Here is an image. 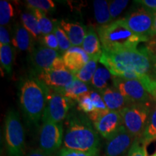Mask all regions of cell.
Returning a JSON list of instances; mask_svg holds the SVG:
<instances>
[{
  "label": "cell",
  "instance_id": "cell-1",
  "mask_svg": "<svg viewBox=\"0 0 156 156\" xmlns=\"http://www.w3.org/2000/svg\"><path fill=\"white\" fill-rule=\"evenodd\" d=\"M99 62L113 76L142 82L146 89L153 80V60L147 48L103 51Z\"/></svg>",
  "mask_w": 156,
  "mask_h": 156
},
{
  "label": "cell",
  "instance_id": "cell-2",
  "mask_svg": "<svg viewBox=\"0 0 156 156\" xmlns=\"http://www.w3.org/2000/svg\"><path fill=\"white\" fill-rule=\"evenodd\" d=\"M64 147L97 156L100 145L99 134L87 116L70 114L66 122Z\"/></svg>",
  "mask_w": 156,
  "mask_h": 156
},
{
  "label": "cell",
  "instance_id": "cell-3",
  "mask_svg": "<svg viewBox=\"0 0 156 156\" xmlns=\"http://www.w3.org/2000/svg\"><path fill=\"white\" fill-rule=\"evenodd\" d=\"M50 88L34 76L23 80L19 86V101L25 119L30 125L37 126L47 103Z\"/></svg>",
  "mask_w": 156,
  "mask_h": 156
},
{
  "label": "cell",
  "instance_id": "cell-4",
  "mask_svg": "<svg viewBox=\"0 0 156 156\" xmlns=\"http://www.w3.org/2000/svg\"><path fill=\"white\" fill-rule=\"evenodd\" d=\"M98 35L103 51L117 52L136 48L141 42H148L149 39L134 34L126 26L122 18L112 21L108 25L99 26Z\"/></svg>",
  "mask_w": 156,
  "mask_h": 156
},
{
  "label": "cell",
  "instance_id": "cell-5",
  "mask_svg": "<svg viewBox=\"0 0 156 156\" xmlns=\"http://www.w3.org/2000/svg\"><path fill=\"white\" fill-rule=\"evenodd\" d=\"M5 141L9 156H25V129L16 111H8L5 122Z\"/></svg>",
  "mask_w": 156,
  "mask_h": 156
},
{
  "label": "cell",
  "instance_id": "cell-6",
  "mask_svg": "<svg viewBox=\"0 0 156 156\" xmlns=\"http://www.w3.org/2000/svg\"><path fill=\"white\" fill-rule=\"evenodd\" d=\"M153 103H132L119 112L124 127L134 139H142Z\"/></svg>",
  "mask_w": 156,
  "mask_h": 156
},
{
  "label": "cell",
  "instance_id": "cell-7",
  "mask_svg": "<svg viewBox=\"0 0 156 156\" xmlns=\"http://www.w3.org/2000/svg\"><path fill=\"white\" fill-rule=\"evenodd\" d=\"M64 141V128L62 123L43 121L39 129V149L53 155L59 150Z\"/></svg>",
  "mask_w": 156,
  "mask_h": 156
},
{
  "label": "cell",
  "instance_id": "cell-8",
  "mask_svg": "<svg viewBox=\"0 0 156 156\" xmlns=\"http://www.w3.org/2000/svg\"><path fill=\"white\" fill-rule=\"evenodd\" d=\"M113 86L116 87L130 103H152L154 98L142 82L113 76Z\"/></svg>",
  "mask_w": 156,
  "mask_h": 156
},
{
  "label": "cell",
  "instance_id": "cell-9",
  "mask_svg": "<svg viewBox=\"0 0 156 156\" xmlns=\"http://www.w3.org/2000/svg\"><path fill=\"white\" fill-rule=\"evenodd\" d=\"M73 101L58 91L50 89L42 122L51 121L55 123H62L67 118Z\"/></svg>",
  "mask_w": 156,
  "mask_h": 156
},
{
  "label": "cell",
  "instance_id": "cell-10",
  "mask_svg": "<svg viewBox=\"0 0 156 156\" xmlns=\"http://www.w3.org/2000/svg\"><path fill=\"white\" fill-rule=\"evenodd\" d=\"M153 12L142 7L132 12L122 19L126 26L134 34L145 37L150 40L154 37L153 34Z\"/></svg>",
  "mask_w": 156,
  "mask_h": 156
},
{
  "label": "cell",
  "instance_id": "cell-11",
  "mask_svg": "<svg viewBox=\"0 0 156 156\" xmlns=\"http://www.w3.org/2000/svg\"><path fill=\"white\" fill-rule=\"evenodd\" d=\"M62 56L57 51L40 46L30 53V63L34 77L42 72L51 69L56 59Z\"/></svg>",
  "mask_w": 156,
  "mask_h": 156
},
{
  "label": "cell",
  "instance_id": "cell-12",
  "mask_svg": "<svg viewBox=\"0 0 156 156\" xmlns=\"http://www.w3.org/2000/svg\"><path fill=\"white\" fill-rule=\"evenodd\" d=\"M93 124L98 133L107 140L114 137L124 126L120 112L109 110L101 115Z\"/></svg>",
  "mask_w": 156,
  "mask_h": 156
},
{
  "label": "cell",
  "instance_id": "cell-13",
  "mask_svg": "<svg viewBox=\"0 0 156 156\" xmlns=\"http://www.w3.org/2000/svg\"><path fill=\"white\" fill-rule=\"evenodd\" d=\"M36 77L50 89L54 90L64 88L75 79V75L67 68L46 70L38 74Z\"/></svg>",
  "mask_w": 156,
  "mask_h": 156
},
{
  "label": "cell",
  "instance_id": "cell-14",
  "mask_svg": "<svg viewBox=\"0 0 156 156\" xmlns=\"http://www.w3.org/2000/svg\"><path fill=\"white\" fill-rule=\"evenodd\" d=\"M134 140V136L123 126L119 132L106 142L104 156L124 155L128 153Z\"/></svg>",
  "mask_w": 156,
  "mask_h": 156
},
{
  "label": "cell",
  "instance_id": "cell-15",
  "mask_svg": "<svg viewBox=\"0 0 156 156\" xmlns=\"http://www.w3.org/2000/svg\"><path fill=\"white\" fill-rule=\"evenodd\" d=\"M65 67L75 75L90 61V57L80 46H72L62 55Z\"/></svg>",
  "mask_w": 156,
  "mask_h": 156
},
{
  "label": "cell",
  "instance_id": "cell-16",
  "mask_svg": "<svg viewBox=\"0 0 156 156\" xmlns=\"http://www.w3.org/2000/svg\"><path fill=\"white\" fill-rule=\"evenodd\" d=\"M99 93L109 111L120 112L126 106L132 104L114 86L107 87Z\"/></svg>",
  "mask_w": 156,
  "mask_h": 156
},
{
  "label": "cell",
  "instance_id": "cell-17",
  "mask_svg": "<svg viewBox=\"0 0 156 156\" xmlns=\"http://www.w3.org/2000/svg\"><path fill=\"white\" fill-rule=\"evenodd\" d=\"M58 23L67 34L72 45L81 47L87 32L86 27L79 23L69 22L65 20H61Z\"/></svg>",
  "mask_w": 156,
  "mask_h": 156
},
{
  "label": "cell",
  "instance_id": "cell-18",
  "mask_svg": "<svg viewBox=\"0 0 156 156\" xmlns=\"http://www.w3.org/2000/svg\"><path fill=\"white\" fill-rule=\"evenodd\" d=\"M81 47L83 48L90 59L97 61L100 60L103 54L102 45L98 35L93 28H90L87 30Z\"/></svg>",
  "mask_w": 156,
  "mask_h": 156
},
{
  "label": "cell",
  "instance_id": "cell-19",
  "mask_svg": "<svg viewBox=\"0 0 156 156\" xmlns=\"http://www.w3.org/2000/svg\"><path fill=\"white\" fill-rule=\"evenodd\" d=\"M34 38L23 25L17 24L14 28L12 44L20 51H29L34 49Z\"/></svg>",
  "mask_w": 156,
  "mask_h": 156
},
{
  "label": "cell",
  "instance_id": "cell-20",
  "mask_svg": "<svg viewBox=\"0 0 156 156\" xmlns=\"http://www.w3.org/2000/svg\"><path fill=\"white\" fill-rule=\"evenodd\" d=\"M56 91L61 93L62 94H63L64 96L68 98L70 100L77 101L80 97L90 90L87 83H83L75 78L67 86Z\"/></svg>",
  "mask_w": 156,
  "mask_h": 156
},
{
  "label": "cell",
  "instance_id": "cell-21",
  "mask_svg": "<svg viewBox=\"0 0 156 156\" xmlns=\"http://www.w3.org/2000/svg\"><path fill=\"white\" fill-rule=\"evenodd\" d=\"M95 18L100 26L108 25L113 21L109 11V3L105 0H95L93 2Z\"/></svg>",
  "mask_w": 156,
  "mask_h": 156
},
{
  "label": "cell",
  "instance_id": "cell-22",
  "mask_svg": "<svg viewBox=\"0 0 156 156\" xmlns=\"http://www.w3.org/2000/svg\"><path fill=\"white\" fill-rule=\"evenodd\" d=\"M113 75L108 69L103 67H98L92 80L91 85L96 89L98 92L103 90L109 86V83L112 81Z\"/></svg>",
  "mask_w": 156,
  "mask_h": 156
},
{
  "label": "cell",
  "instance_id": "cell-23",
  "mask_svg": "<svg viewBox=\"0 0 156 156\" xmlns=\"http://www.w3.org/2000/svg\"><path fill=\"white\" fill-rule=\"evenodd\" d=\"M141 140L146 145L156 141V101H154L152 104L147 125Z\"/></svg>",
  "mask_w": 156,
  "mask_h": 156
},
{
  "label": "cell",
  "instance_id": "cell-24",
  "mask_svg": "<svg viewBox=\"0 0 156 156\" xmlns=\"http://www.w3.org/2000/svg\"><path fill=\"white\" fill-rule=\"evenodd\" d=\"M11 45H0V61L1 67L9 75L12 73L15 53Z\"/></svg>",
  "mask_w": 156,
  "mask_h": 156
},
{
  "label": "cell",
  "instance_id": "cell-25",
  "mask_svg": "<svg viewBox=\"0 0 156 156\" xmlns=\"http://www.w3.org/2000/svg\"><path fill=\"white\" fill-rule=\"evenodd\" d=\"M21 22L23 27L30 33L34 40H40L42 37L39 29L38 23L37 21L36 17L34 13L31 12H23L21 15Z\"/></svg>",
  "mask_w": 156,
  "mask_h": 156
},
{
  "label": "cell",
  "instance_id": "cell-26",
  "mask_svg": "<svg viewBox=\"0 0 156 156\" xmlns=\"http://www.w3.org/2000/svg\"><path fill=\"white\" fill-rule=\"evenodd\" d=\"M31 12L36 17L39 29H40L42 36L54 33L55 21H52L51 20L46 16V13L38 10V9H33Z\"/></svg>",
  "mask_w": 156,
  "mask_h": 156
},
{
  "label": "cell",
  "instance_id": "cell-27",
  "mask_svg": "<svg viewBox=\"0 0 156 156\" xmlns=\"http://www.w3.org/2000/svg\"><path fill=\"white\" fill-rule=\"evenodd\" d=\"M97 60L90 59V61L75 75L76 79L85 83H89L92 80L97 69Z\"/></svg>",
  "mask_w": 156,
  "mask_h": 156
},
{
  "label": "cell",
  "instance_id": "cell-28",
  "mask_svg": "<svg viewBox=\"0 0 156 156\" xmlns=\"http://www.w3.org/2000/svg\"><path fill=\"white\" fill-rule=\"evenodd\" d=\"M29 9H38L45 13L55 10L56 5L51 0H27L25 2Z\"/></svg>",
  "mask_w": 156,
  "mask_h": 156
},
{
  "label": "cell",
  "instance_id": "cell-29",
  "mask_svg": "<svg viewBox=\"0 0 156 156\" xmlns=\"http://www.w3.org/2000/svg\"><path fill=\"white\" fill-rule=\"evenodd\" d=\"M54 34L57 38L58 46H59V51L62 53L66 52L68 49H69L72 46L71 42H70L69 38L65 34L63 29L60 27L59 23L57 21H55V26H54Z\"/></svg>",
  "mask_w": 156,
  "mask_h": 156
},
{
  "label": "cell",
  "instance_id": "cell-30",
  "mask_svg": "<svg viewBox=\"0 0 156 156\" xmlns=\"http://www.w3.org/2000/svg\"><path fill=\"white\" fill-rule=\"evenodd\" d=\"M14 16V8L8 1H0V25L5 26L10 22Z\"/></svg>",
  "mask_w": 156,
  "mask_h": 156
},
{
  "label": "cell",
  "instance_id": "cell-31",
  "mask_svg": "<svg viewBox=\"0 0 156 156\" xmlns=\"http://www.w3.org/2000/svg\"><path fill=\"white\" fill-rule=\"evenodd\" d=\"M77 103L78 110L85 113L87 116L95 112L94 105L90 95V91L80 97L77 100Z\"/></svg>",
  "mask_w": 156,
  "mask_h": 156
},
{
  "label": "cell",
  "instance_id": "cell-32",
  "mask_svg": "<svg viewBox=\"0 0 156 156\" xmlns=\"http://www.w3.org/2000/svg\"><path fill=\"white\" fill-rule=\"evenodd\" d=\"M147 146L142 140L135 139L127 153V156H148Z\"/></svg>",
  "mask_w": 156,
  "mask_h": 156
},
{
  "label": "cell",
  "instance_id": "cell-33",
  "mask_svg": "<svg viewBox=\"0 0 156 156\" xmlns=\"http://www.w3.org/2000/svg\"><path fill=\"white\" fill-rule=\"evenodd\" d=\"M129 1L126 0H114L109 3V11H110L111 16L114 21L119 15L122 11L125 9L127 6Z\"/></svg>",
  "mask_w": 156,
  "mask_h": 156
},
{
  "label": "cell",
  "instance_id": "cell-34",
  "mask_svg": "<svg viewBox=\"0 0 156 156\" xmlns=\"http://www.w3.org/2000/svg\"><path fill=\"white\" fill-rule=\"evenodd\" d=\"M39 41H40L41 46L60 51L57 38L54 33L46 35V36H43Z\"/></svg>",
  "mask_w": 156,
  "mask_h": 156
},
{
  "label": "cell",
  "instance_id": "cell-35",
  "mask_svg": "<svg viewBox=\"0 0 156 156\" xmlns=\"http://www.w3.org/2000/svg\"><path fill=\"white\" fill-rule=\"evenodd\" d=\"M90 95L91 99H92L93 105H94L95 112H103V111L108 110L100 93L97 92V91L90 90Z\"/></svg>",
  "mask_w": 156,
  "mask_h": 156
},
{
  "label": "cell",
  "instance_id": "cell-36",
  "mask_svg": "<svg viewBox=\"0 0 156 156\" xmlns=\"http://www.w3.org/2000/svg\"><path fill=\"white\" fill-rule=\"evenodd\" d=\"M56 156H95L92 154L85 153V152L75 151V150L67 149V148H62L58 151Z\"/></svg>",
  "mask_w": 156,
  "mask_h": 156
},
{
  "label": "cell",
  "instance_id": "cell-37",
  "mask_svg": "<svg viewBox=\"0 0 156 156\" xmlns=\"http://www.w3.org/2000/svg\"><path fill=\"white\" fill-rule=\"evenodd\" d=\"M12 39L5 26L0 27V45H11Z\"/></svg>",
  "mask_w": 156,
  "mask_h": 156
},
{
  "label": "cell",
  "instance_id": "cell-38",
  "mask_svg": "<svg viewBox=\"0 0 156 156\" xmlns=\"http://www.w3.org/2000/svg\"><path fill=\"white\" fill-rule=\"evenodd\" d=\"M136 3L142 5L144 8L151 11L152 12H156V0H137Z\"/></svg>",
  "mask_w": 156,
  "mask_h": 156
},
{
  "label": "cell",
  "instance_id": "cell-39",
  "mask_svg": "<svg viewBox=\"0 0 156 156\" xmlns=\"http://www.w3.org/2000/svg\"><path fill=\"white\" fill-rule=\"evenodd\" d=\"M146 48L151 57H156V36H154L150 39Z\"/></svg>",
  "mask_w": 156,
  "mask_h": 156
},
{
  "label": "cell",
  "instance_id": "cell-40",
  "mask_svg": "<svg viewBox=\"0 0 156 156\" xmlns=\"http://www.w3.org/2000/svg\"><path fill=\"white\" fill-rule=\"evenodd\" d=\"M25 156H53L51 155H49V154L45 153V152L42 151L41 149H35L32 150L29 152L28 153H27Z\"/></svg>",
  "mask_w": 156,
  "mask_h": 156
},
{
  "label": "cell",
  "instance_id": "cell-41",
  "mask_svg": "<svg viewBox=\"0 0 156 156\" xmlns=\"http://www.w3.org/2000/svg\"><path fill=\"white\" fill-rule=\"evenodd\" d=\"M153 60V74L152 75L156 78V57H151Z\"/></svg>",
  "mask_w": 156,
  "mask_h": 156
},
{
  "label": "cell",
  "instance_id": "cell-42",
  "mask_svg": "<svg viewBox=\"0 0 156 156\" xmlns=\"http://www.w3.org/2000/svg\"><path fill=\"white\" fill-rule=\"evenodd\" d=\"M153 36H156V12L154 13V16H153Z\"/></svg>",
  "mask_w": 156,
  "mask_h": 156
},
{
  "label": "cell",
  "instance_id": "cell-43",
  "mask_svg": "<svg viewBox=\"0 0 156 156\" xmlns=\"http://www.w3.org/2000/svg\"><path fill=\"white\" fill-rule=\"evenodd\" d=\"M153 98H154V101H156V84H155V86L154 87L153 90Z\"/></svg>",
  "mask_w": 156,
  "mask_h": 156
},
{
  "label": "cell",
  "instance_id": "cell-44",
  "mask_svg": "<svg viewBox=\"0 0 156 156\" xmlns=\"http://www.w3.org/2000/svg\"><path fill=\"white\" fill-rule=\"evenodd\" d=\"M150 156H156V151L155 152V153H153V154H152L151 155H150Z\"/></svg>",
  "mask_w": 156,
  "mask_h": 156
},
{
  "label": "cell",
  "instance_id": "cell-45",
  "mask_svg": "<svg viewBox=\"0 0 156 156\" xmlns=\"http://www.w3.org/2000/svg\"><path fill=\"white\" fill-rule=\"evenodd\" d=\"M8 156H9V155H8Z\"/></svg>",
  "mask_w": 156,
  "mask_h": 156
}]
</instances>
